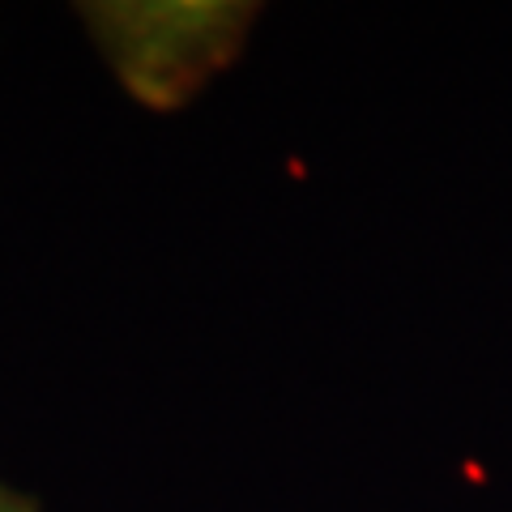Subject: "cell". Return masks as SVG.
<instances>
[{
  "instance_id": "1",
  "label": "cell",
  "mask_w": 512,
  "mask_h": 512,
  "mask_svg": "<svg viewBox=\"0 0 512 512\" xmlns=\"http://www.w3.org/2000/svg\"><path fill=\"white\" fill-rule=\"evenodd\" d=\"M82 18L120 86L150 107H175L231 47L227 9L82 5Z\"/></svg>"
},
{
  "instance_id": "2",
  "label": "cell",
  "mask_w": 512,
  "mask_h": 512,
  "mask_svg": "<svg viewBox=\"0 0 512 512\" xmlns=\"http://www.w3.org/2000/svg\"><path fill=\"white\" fill-rule=\"evenodd\" d=\"M0 512H39V504L30 500V495H22L18 487L0 483Z\"/></svg>"
}]
</instances>
